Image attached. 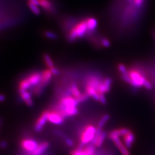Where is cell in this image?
I'll use <instances>...</instances> for the list:
<instances>
[{"label":"cell","instance_id":"obj_1","mask_svg":"<svg viewBox=\"0 0 155 155\" xmlns=\"http://www.w3.org/2000/svg\"><path fill=\"white\" fill-rule=\"evenodd\" d=\"M97 132V127L89 124L83 128L80 134L79 148H83L86 145L91 144L93 141Z\"/></svg>","mask_w":155,"mask_h":155},{"label":"cell","instance_id":"obj_2","mask_svg":"<svg viewBox=\"0 0 155 155\" xmlns=\"http://www.w3.org/2000/svg\"><path fill=\"white\" fill-rule=\"evenodd\" d=\"M129 75L132 79V82L130 84L135 88H139L143 86L144 81L146 79L145 74L139 70H131L129 71Z\"/></svg>","mask_w":155,"mask_h":155},{"label":"cell","instance_id":"obj_3","mask_svg":"<svg viewBox=\"0 0 155 155\" xmlns=\"http://www.w3.org/2000/svg\"><path fill=\"white\" fill-rule=\"evenodd\" d=\"M39 144L36 140L28 137L24 138L21 140L20 147L23 152L27 153H31L37 148Z\"/></svg>","mask_w":155,"mask_h":155},{"label":"cell","instance_id":"obj_4","mask_svg":"<svg viewBox=\"0 0 155 155\" xmlns=\"http://www.w3.org/2000/svg\"><path fill=\"white\" fill-rule=\"evenodd\" d=\"M49 113L50 110H48L43 111L42 113L40 114V116L38 117V118L36 120L33 127L35 132L39 133L41 131H42L47 122L48 121V117Z\"/></svg>","mask_w":155,"mask_h":155},{"label":"cell","instance_id":"obj_5","mask_svg":"<svg viewBox=\"0 0 155 155\" xmlns=\"http://www.w3.org/2000/svg\"><path fill=\"white\" fill-rule=\"evenodd\" d=\"M77 100L72 96L62 97L56 107H77L79 105Z\"/></svg>","mask_w":155,"mask_h":155},{"label":"cell","instance_id":"obj_6","mask_svg":"<svg viewBox=\"0 0 155 155\" xmlns=\"http://www.w3.org/2000/svg\"><path fill=\"white\" fill-rule=\"evenodd\" d=\"M107 136V134L106 132L102 131V129L97 127V132L94 140L91 144H93L96 148H100L104 143Z\"/></svg>","mask_w":155,"mask_h":155},{"label":"cell","instance_id":"obj_7","mask_svg":"<svg viewBox=\"0 0 155 155\" xmlns=\"http://www.w3.org/2000/svg\"><path fill=\"white\" fill-rule=\"evenodd\" d=\"M48 119V122L56 125H61L64 124L65 121V118L55 110H50Z\"/></svg>","mask_w":155,"mask_h":155},{"label":"cell","instance_id":"obj_8","mask_svg":"<svg viewBox=\"0 0 155 155\" xmlns=\"http://www.w3.org/2000/svg\"><path fill=\"white\" fill-rule=\"evenodd\" d=\"M18 93L20 99L26 105L30 107L33 106L34 102L32 99V94L31 91H28V90H18Z\"/></svg>","mask_w":155,"mask_h":155},{"label":"cell","instance_id":"obj_9","mask_svg":"<svg viewBox=\"0 0 155 155\" xmlns=\"http://www.w3.org/2000/svg\"><path fill=\"white\" fill-rule=\"evenodd\" d=\"M114 145H116L118 150L122 155H130L129 150L125 146V145L121 141L120 137H114L110 139Z\"/></svg>","mask_w":155,"mask_h":155},{"label":"cell","instance_id":"obj_10","mask_svg":"<svg viewBox=\"0 0 155 155\" xmlns=\"http://www.w3.org/2000/svg\"><path fill=\"white\" fill-rule=\"evenodd\" d=\"M74 28L75 30L78 39L83 38L84 36H85V34L87 32V26L86 20L79 22Z\"/></svg>","mask_w":155,"mask_h":155},{"label":"cell","instance_id":"obj_11","mask_svg":"<svg viewBox=\"0 0 155 155\" xmlns=\"http://www.w3.org/2000/svg\"><path fill=\"white\" fill-rule=\"evenodd\" d=\"M50 144L48 141H43L39 143L37 148L31 153H28L29 155H43L45 152L49 149Z\"/></svg>","mask_w":155,"mask_h":155},{"label":"cell","instance_id":"obj_12","mask_svg":"<svg viewBox=\"0 0 155 155\" xmlns=\"http://www.w3.org/2000/svg\"><path fill=\"white\" fill-rule=\"evenodd\" d=\"M123 137V143L125 145V146L127 148L128 150H130L135 141H136V136L133 132L131 130L130 132L125 135Z\"/></svg>","mask_w":155,"mask_h":155},{"label":"cell","instance_id":"obj_13","mask_svg":"<svg viewBox=\"0 0 155 155\" xmlns=\"http://www.w3.org/2000/svg\"><path fill=\"white\" fill-rule=\"evenodd\" d=\"M27 78L30 82V83L32 85L33 87H35L41 82V72H33Z\"/></svg>","mask_w":155,"mask_h":155},{"label":"cell","instance_id":"obj_14","mask_svg":"<svg viewBox=\"0 0 155 155\" xmlns=\"http://www.w3.org/2000/svg\"><path fill=\"white\" fill-rule=\"evenodd\" d=\"M52 77V74L51 72L50 69L45 70L41 72V79L40 84H41L45 87L50 83Z\"/></svg>","mask_w":155,"mask_h":155},{"label":"cell","instance_id":"obj_15","mask_svg":"<svg viewBox=\"0 0 155 155\" xmlns=\"http://www.w3.org/2000/svg\"><path fill=\"white\" fill-rule=\"evenodd\" d=\"M86 93L89 95V97L92 98L95 101L100 102V95L98 92L93 87L86 85Z\"/></svg>","mask_w":155,"mask_h":155},{"label":"cell","instance_id":"obj_16","mask_svg":"<svg viewBox=\"0 0 155 155\" xmlns=\"http://www.w3.org/2000/svg\"><path fill=\"white\" fill-rule=\"evenodd\" d=\"M32 88H33V86L29 81L27 78H23L18 83V90H28L29 89H31Z\"/></svg>","mask_w":155,"mask_h":155},{"label":"cell","instance_id":"obj_17","mask_svg":"<svg viewBox=\"0 0 155 155\" xmlns=\"http://www.w3.org/2000/svg\"><path fill=\"white\" fill-rule=\"evenodd\" d=\"M87 26V32H93L98 25V21L94 17H89L86 19Z\"/></svg>","mask_w":155,"mask_h":155},{"label":"cell","instance_id":"obj_18","mask_svg":"<svg viewBox=\"0 0 155 155\" xmlns=\"http://www.w3.org/2000/svg\"><path fill=\"white\" fill-rule=\"evenodd\" d=\"M40 6L45 11L51 12L52 11V3L50 0H39Z\"/></svg>","mask_w":155,"mask_h":155},{"label":"cell","instance_id":"obj_19","mask_svg":"<svg viewBox=\"0 0 155 155\" xmlns=\"http://www.w3.org/2000/svg\"><path fill=\"white\" fill-rule=\"evenodd\" d=\"M109 120H110V116L108 114H104L101 117L100 120L98 121L97 127L102 129L103 127H104V126L107 124V122L109 121Z\"/></svg>","mask_w":155,"mask_h":155},{"label":"cell","instance_id":"obj_20","mask_svg":"<svg viewBox=\"0 0 155 155\" xmlns=\"http://www.w3.org/2000/svg\"><path fill=\"white\" fill-rule=\"evenodd\" d=\"M70 89L71 91V94H72V97H74L75 98H78V97H79L82 93L81 92L80 90L78 88L77 84L75 82H72L70 86Z\"/></svg>","mask_w":155,"mask_h":155},{"label":"cell","instance_id":"obj_21","mask_svg":"<svg viewBox=\"0 0 155 155\" xmlns=\"http://www.w3.org/2000/svg\"><path fill=\"white\" fill-rule=\"evenodd\" d=\"M113 131L116 134L117 136H118V137H120V136L123 137L129 132H130L131 131V130H130L129 129L127 128V127H121V128L114 129V130H113Z\"/></svg>","mask_w":155,"mask_h":155},{"label":"cell","instance_id":"obj_22","mask_svg":"<svg viewBox=\"0 0 155 155\" xmlns=\"http://www.w3.org/2000/svg\"><path fill=\"white\" fill-rule=\"evenodd\" d=\"M43 59L46 66L49 69L54 67V63L48 54H45L43 55Z\"/></svg>","mask_w":155,"mask_h":155},{"label":"cell","instance_id":"obj_23","mask_svg":"<svg viewBox=\"0 0 155 155\" xmlns=\"http://www.w3.org/2000/svg\"><path fill=\"white\" fill-rule=\"evenodd\" d=\"M28 5L30 10L32 12L33 14H35V15H39L40 14L41 12H40V9L39 8V6L35 5L29 1H28Z\"/></svg>","mask_w":155,"mask_h":155},{"label":"cell","instance_id":"obj_24","mask_svg":"<svg viewBox=\"0 0 155 155\" xmlns=\"http://www.w3.org/2000/svg\"><path fill=\"white\" fill-rule=\"evenodd\" d=\"M61 139H63L64 144H66L67 147L71 148L74 146V141L71 138L68 137L66 134H65Z\"/></svg>","mask_w":155,"mask_h":155},{"label":"cell","instance_id":"obj_25","mask_svg":"<svg viewBox=\"0 0 155 155\" xmlns=\"http://www.w3.org/2000/svg\"><path fill=\"white\" fill-rule=\"evenodd\" d=\"M104 86L105 87L106 93H109L110 91L111 86L112 84V80L110 78H107L105 79V81L103 82Z\"/></svg>","mask_w":155,"mask_h":155},{"label":"cell","instance_id":"obj_26","mask_svg":"<svg viewBox=\"0 0 155 155\" xmlns=\"http://www.w3.org/2000/svg\"><path fill=\"white\" fill-rule=\"evenodd\" d=\"M70 155H85V152L84 148H79L78 147L77 148H75V150H72L70 153Z\"/></svg>","mask_w":155,"mask_h":155},{"label":"cell","instance_id":"obj_27","mask_svg":"<svg viewBox=\"0 0 155 155\" xmlns=\"http://www.w3.org/2000/svg\"><path fill=\"white\" fill-rule=\"evenodd\" d=\"M118 70L121 73L122 75H128L129 74V71L127 70V67L122 63L119 64L118 65Z\"/></svg>","mask_w":155,"mask_h":155},{"label":"cell","instance_id":"obj_28","mask_svg":"<svg viewBox=\"0 0 155 155\" xmlns=\"http://www.w3.org/2000/svg\"><path fill=\"white\" fill-rule=\"evenodd\" d=\"M90 97L89 96V95L87 94L86 93H82L81 95L78 97V98H76L78 102H79V104H81V103H83L85 101H87L89 100Z\"/></svg>","mask_w":155,"mask_h":155},{"label":"cell","instance_id":"obj_29","mask_svg":"<svg viewBox=\"0 0 155 155\" xmlns=\"http://www.w3.org/2000/svg\"><path fill=\"white\" fill-rule=\"evenodd\" d=\"M45 36L48 39L51 40H56L58 39V36L55 33L51 31H47L45 32Z\"/></svg>","mask_w":155,"mask_h":155},{"label":"cell","instance_id":"obj_30","mask_svg":"<svg viewBox=\"0 0 155 155\" xmlns=\"http://www.w3.org/2000/svg\"><path fill=\"white\" fill-rule=\"evenodd\" d=\"M101 44L102 45L105 47V48H107L109 47L110 45V42L108 39H106V38H103L101 40Z\"/></svg>","mask_w":155,"mask_h":155},{"label":"cell","instance_id":"obj_31","mask_svg":"<svg viewBox=\"0 0 155 155\" xmlns=\"http://www.w3.org/2000/svg\"><path fill=\"white\" fill-rule=\"evenodd\" d=\"M143 86L145 87L146 89H148V90H151V89H152V87H153L152 84L150 83V82L147 79V78L144 81V83H143Z\"/></svg>","mask_w":155,"mask_h":155},{"label":"cell","instance_id":"obj_32","mask_svg":"<svg viewBox=\"0 0 155 155\" xmlns=\"http://www.w3.org/2000/svg\"><path fill=\"white\" fill-rule=\"evenodd\" d=\"M50 70L51 73L52 74V75H59L60 74L59 70L55 66L50 68Z\"/></svg>","mask_w":155,"mask_h":155},{"label":"cell","instance_id":"obj_33","mask_svg":"<svg viewBox=\"0 0 155 155\" xmlns=\"http://www.w3.org/2000/svg\"><path fill=\"white\" fill-rule=\"evenodd\" d=\"M100 102L102 105H106L107 104V100L104 94H100Z\"/></svg>","mask_w":155,"mask_h":155},{"label":"cell","instance_id":"obj_34","mask_svg":"<svg viewBox=\"0 0 155 155\" xmlns=\"http://www.w3.org/2000/svg\"><path fill=\"white\" fill-rule=\"evenodd\" d=\"M8 145V142L6 141H0V148L1 149H5Z\"/></svg>","mask_w":155,"mask_h":155},{"label":"cell","instance_id":"obj_35","mask_svg":"<svg viewBox=\"0 0 155 155\" xmlns=\"http://www.w3.org/2000/svg\"><path fill=\"white\" fill-rule=\"evenodd\" d=\"M29 2L32 3L35 5H36L40 6V2H39V0H28Z\"/></svg>","mask_w":155,"mask_h":155},{"label":"cell","instance_id":"obj_36","mask_svg":"<svg viewBox=\"0 0 155 155\" xmlns=\"http://www.w3.org/2000/svg\"><path fill=\"white\" fill-rule=\"evenodd\" d=\"M6 100L5 95L4 94L0 93V102H3Z\"/></svg>","mask_w":155,"mask_h":155},{"label":"cell","instance_id":"obj_37","mask_svg":"<svg viewBox=\"0 0 155 155\" xmlns=\"http://www.w3.org/2000/svg\"><path fill=\"white\" fill-rule=\"evenodd\" d=\"M127 1H128L129 2H130V3H133L134 0H127Z\"/></svg>","mask_w":155,"mask_h":155},{"label":"cell","instance_id":"obj_38","mask_svg":"<svg viewBox=\"0 0 155 155\" xmlns=\"http://www.w3.org/2000/svg\"><path fill=\"white\" fill-rule=\"evenodd\" d=\"M2 119H1V118H0V127H1V125H2Z\"/></svg>","mask_w":155,"mask_h":155}]
</instances>
